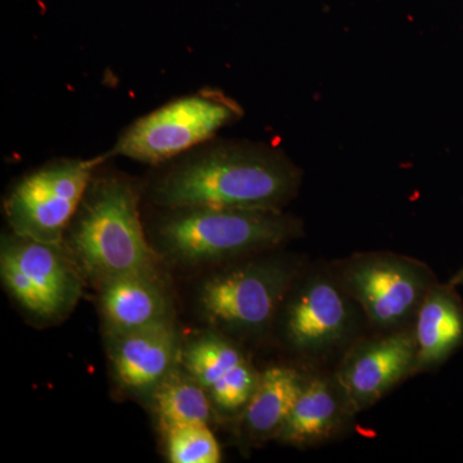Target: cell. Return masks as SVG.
Wrapping results in <instances>:
<instances>
[{"label":"cell","instance_id":"cell-13","mask_svg":"<svg viewBox=\"0 0 463 463\" xmlns=\"http://www.w3.org/2000/svg\"><path fill=\"white\" fill-rule=\"evenodd\" d=\"M100 309L109 335L172 321L169 298L154 274H127L100 282Z\"/></svg>","mask_w":463,"mask_h":463},{"label":"cell","instance_id":"cell-1","mask_svg":"<svg viewBox=\"0 0 463 463\" xmlns=\"http://www.w3.org/2000/svg\"><path fill=\"white\" fill-rule=\"evenodd\" d=\"M207 143L158 176L151 194L156 205L282 210L294 199L301 173L282 151L261 143Z\"/></svg>","mask_w":463,"mask_h":463},{"label":"cell","instance_id":"cell-19","mask_svg":"<svg viewBox=\"0 0 463 463\" xmlns=\"http://www.w3.org/2000/svg\"><path fill=\"white\" fill-rule=\"evenodd\" d=\"M450 285L452 286H462L463 285V267L452 277L450 279Z\"/></svg>","mask_w":463,"mask_h":463},{"label":"cell","instance_id":"cell-5","mask_svg":"<svg viewBox=\"0 0 463 463\" xmlns=\"http://www.w3.org/2000/svg\"><path fill=\"white\" fill-rule=\"evenodd\" d=\"M106 158H61L24 176L5 201L14 233L43 242H63L91 178Z\"/></svg>","mask_w":463,"mask_h":463},{"label":"cell","instance_id":"cell-6","mask_svg":"<svg viewBox=\"0 0 463 463\" xmlns=\"http://www.w3.org/2000/svg\"><path fill=\"white\" fill-rule=\"evenodd\" d=\"M80 267L63 242L29 237H5L0 250V276L5 288L30 315L57 319L78 303Z\"/></svg>","mask_w":463,"mask_h":463},{"label":"cell","instance_id":"cell-10","mask_svg":"<svg viewBox=\"0 0 463 463\" xmlns=\"http://www.w3.org/2000/svg\"><path fill=\"white\" fill-rule=\"evenodd\" d=\"M181 364L225 412L245 408L260 379L231 341L214 334L201 335L183 347Z\"/></svg>","mask_w":463,"mask_h":463},{"label":"cell","instance_id":"cell-3","mask_svg":"<svg viewBox=\"0 0 463 463\" xmlns=\"http://www.w3.org/2000/svg\"><path fill=\"white\" fill-rule=\"evenodd\" d=\"M300 231L282 210L188 207L170 210L158 222L156 239L167 257L197 264L276 248Z\"/></svg>","mask_w":463,"mask_h":463},{"label":"cell","instance_id":"cell-14","mask_svg":"<svg viewBox=\"0 0 463 463\" xmlns=\"http://www.w3.org/2000/svg\"><path fill=\"white\" fill-rule=\"evenodd\" d=\"M416 371L446 364L463 346V303L455 286L432 285L417 310Z\"/></svg>","mask_w":463,"mask_h":463},{"label":"cell","instance_id":"cell-18","mask_svg":"<svg viewBox=\"0 0 463 463\" xmlns=\"http://www.w3.org/2000/svg\"><path fill=\"white\" fill-rule=\"evenodd\" d=\"M169 461L173 463H218L221 446L207 423L161 426Z\"/></svg>","mask_w":463,"mask_h":463},{"label":"cell","instance_id":"cell-15","mask_svg":"<svg viewBox=\"0 0 463 463\" xmlns=\"http://www.w3.org/2000/svg\"><path fill=\"white\" fill-rule=\"evenodd\" d=\"M341 403L343 397L327 380L307 381L277 438L294 446H310L330 438L340 425Z\"/></svg>","mask_w":463,"mask_h":463},{"label":"cell","instance_id":"cell-9","mask_svg":"<svg viewBox=\"0 0 463 463\" xmlns=\"http://www.w3.org/2000/svg\"><path fill=\"white\" fill-rule=\"evenodd\" d=\"M414 332L399 331L367 341L346 356L337 376L344 404L353 412L380 401L390 389L416 373Z\"/></svg>","mask_w":463,"mask_h":463},{"label":"cell","instance_id":"cell-8","mask_svg":"<svg viewBox=\"0 0 463 463\" xmlns=\"http://www.w3.org/2000/svg\"><path fill=\"white\" fill-rule=\"evenodd\" d=\"M344 276L347 291L371 322L383 328L397 327L417 312L432 286L425 265L395 255L356 259Z\"/></svg>","mask_w":463,"mask_h":463},{"label":"cell","instance_id":"cell-12","mask_svg":"<svg viewBox=\"0 0 463 463\" xmlns=\"http://www.w3.org/2000/svg\"><path fill=\"white\" fill-rule=\"evenodd\" d=\"M346 298L326 279H313L300 288L286 313V335L301 350L326 349L343 339L349 327Z\"/></svg>","mask_w":463,"mask_h":463},{"label":"cell","instance_id":"cell-16","mask_svg":"<svg viewBox=\"0 0 463 463\" xmlns=\"http://www.w3.org/2000/svg\"><path fill=\"white\" fill-rule=\"evenodd\" d=\"M306 381L288 367L268 368L245 407V425L255 437L279 435L294 410Z\"/></svg>","mask_w":463,"mask_h":463},{"label":"cell","instance_id":"cell-7","mask_svg":"<svg viewBox=\"0 0 463 463\" xmlns=\"http://www.w3.org/2000/svg\"><path fill=\"white\" fill-rule=\"evenodd\" d=\"M295 270L279 260L255 261L207 279L200 303L210 321L228 330L255 332L272 321Z\"/></svg>","mask_w":463,"mask_h":463},{"label":"cell","instance_id":"cell-17","mask_svg":"<svg viewBox=\"0 0 463 463\" xmlns=\"http://www.w3.org/2000/svg\"><path fill=\"white\" fill-rule=\"evenodd\" d=\"M160 426L207 423L212 417V398L184 367L167 374L152 394Z\"/></svg>","mask_w":463,"mask_h":463},{"label":"cell","instance_id":"cell-11","mask_svg":"<svg viewBox=\"0 0 463 463\" xmlns=\"http://www.w3.org/2000/svg\"><path fill=\"white\" fill-rule=\"evenodd\" d=\"M109 337V359L116 379L132 394L152 397L181 361V344L173 321Z\"/></svg>","mask_w":463,"mask_h":463},{"label":"cell","instance_id":"cell-2","mask_svg":"<svg viewBox=\"0 0 463 463\" xmlns=\"http://www.w3.org/2000/svg\"><path fill=\"white\" fill-rule=\"evenodd\" d=\"M97 172L65 234L76 263L99 282L127 274L158 276L160 257L146 239L138 188L124 176Z\"/></svg>","mask_w":463,"mask_h":463},{"label":"cell","instance_id":"cell-4","mask_svg":"<svg viewBox=\"0 0 463 463\" xmlns=\"http://www.w3.org/2000/svg\"><path fill=\"white\" fill-rule=\"evenodd\" d=\"M239 103L222 91L203 90L174 99L130 125L106 156L161 165L212 141L242 116Z\"/></svg>","mask_w":463,"mask_h":463}]
</instances>
